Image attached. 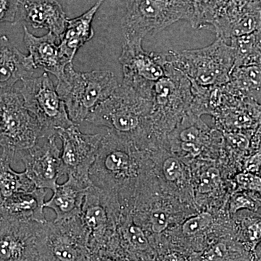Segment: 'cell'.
<instances>
[{
  "mask_svg": "<svg viewBox=\"0 0 261 261\" xmlns=\"http://www.w3.org/2000/svg\"><path fill=\"white\" fill-rule=\"evenodd\" d=\"M22 82L23 85L18 90L25 106L37 118L45 136H58V130L74 124L47 73L25 79Z\"/></svg>",
  "mask_w": 261,
  "mask_h": 261,
  "instance_id": "obj_10",
  "label": "cell"
},
{
  "mask_svg": "<svg viewBox=\"0 0 261 261\" xmlns=\"http://www.w3.org/2000/svg\"><path fill=\"white\" fill-rule=\"evenodd\" d=\"M247 107L250 110L252 117L255 119L257 125H261V104L256 100L248 99L247 100Z\"/></svg>",
  "mask_w": 261,
  "mask_h": 261,
  "instance_id": "obj_35",
  "label": "cell"
},
{
  "mask_svg": "<svg viewBox=\"0 0 261 261\" xmlns=\"http://www.w3.org/2000/svg\"><path fill=\"white\" fill-rule=\"evenodd\" d=\"M253 261H256V260H253Z\"/></svg>",
  "mask_w": 261,
  "mask_h": 261,
  "instance_id": "obj_38",
  "label": "cell"
},
{
  "mask_svg": "<svg viewBox=\"0 0 261 261\" xmlns=\"http://www.w3.org/2000/svg\"><path fill=\"white\" fill-rule=\"evenodd\" d=\"M42 261H88L89 234L80 216L43 224Z\"/></svg>",
  "mask_w": 261,
  "mask_h": 261,
  "instance_id": "obj_11",
  "label": "cell"
},
{
  "mask_svg": "<svg viewBox=\"0 0 261 261\" xmlns=\"http://www.w3.org/2000/svg\"><path fill=\"white\" fill-rule=\"evenodd\" d=\"M226 207L231 217L243 210L257 212L261 207V196L245 190L233 192L228 197Z\"/></svg>",
  "mask_w": 261,
  "mask_h": 261,
  "instance_id": "obj_30",
  "label": "cell"
},
{
  "mask_svg": "<svg viewBox=\"0 0 261 261\" xmlns=\"http://www.w3.org/2000/svg\"><path fill=\"white\" fill-rule=\"evenodd\" d=\"M68 19L57 0H20L15 23L21 20L32 28L47 29L60 39Z\"/></svg>",
  "mask_w": 261,
  "mask_h": 261,
  "instance_id": "obj_19",
  "label": "cell"
},
{
  "mask_svg": "<svg viewBox=\"0 0 261 261\" xmlns=\"http://www.w3.org/2000/svg\"><path fill=\"white\" fill-rule=\"evenodd\" d=\"M241 171L254 173L261 176V144L257 150L249 154L243 160Z\"/></svg>",
  "mask_w": 261,
  "mask_h": 261,
  "instance_id": "obj_33",
  "label": "cell"
},
{
  "mask_svg": "<svg viewBox=\"0 0 261 261\" xmlns=\"http://www.w3.org/2000/svg\"><path fill=\"white\" fill-rule=\"evenodd\" d=\"M105 1H111L113 2V3H121V2L124 1V0H105Z\"/></svg>",
  "mask_w": 261,
  "mask_h": 261,
  "instance_id": "obj_37",
  "label": "cell"
},
{
  "mask_svg": "<svg viewBox=\"0 0 261 261\" xmlns=\"http://www.w3.org/2000/svg\"><path fill=\"white\" fill-rule=\"evenodd\" d=\"M260 28V0H228L209 30L226 42Z\"/></svg>",
  "mask_w": 261,
  "mask_h": 261,
  "instance_id": "obj_16",
  "label": "cell"
},
{
  "mask_svg": "<svg viewBox=\"0 0 261 261\" xmlns=\"http://www.w3.org/2000/svg\"><path fill=\"white\" fill-rule=\"evenodd\" d=\"M47 194L44 189L37 188L32 192L10 196L0 203V214L22 222L45 224L47 221L44 209Z\"/></svg>",
  "mask_w": 261,
  "mask_h": 261,
  "instance_id": "obj_20",
  "label": "cell"
},
{
  "mask_svg": "<svg viewBox=\"0 0 261 261\" xmlns=\"http://www.w3.org/2000/svg\"><path fill=\"white\" fill-rule=\"evenodd\" d=\"M166 147L190 166L219 159L224 145L221 130L212 129L190 111L167 136Z\"/></svg>",
  "mask_w": 261,
  "mask_h": 261,
  "instance_id": "obj_8",
  "label": "cell"
},
{
  "mask_svg": "<svg viewBox=\"0 0 261 261\" xmlns=\"http://www.w3.org/2000/svg\"><path fill=\"white\" fill-rule=\"evenodd\" d=\"M120 83L111 70L77 72L73 63L65 68V74L58 81L57 91L63 99L69 118L75 124L87 118L116 90Z\"/></svg>",
  "mask_w": 261,
  "mask_h": 261,
  "instance_id": "obj_4",
  "label": "cell"
},
{
  "mask_svg": "<svg viewBox=\"0 0 261 261\" xmlns=\"http://www.w3.org/2000/svg\"><path fill=\"white\" fill-rule=\"evenodd\" d=\"M23 40L29 50L36 69L44 70L46 73L62 80L65 74V68L73 63L62 53L57 42L60 39L53 33L48 32L42 37L32 34L27 25H23Z\"/></svg>",
  "mask_w": 261,
  "mask_h": 261,
  "instance_id": "obj_18",
  "label": "cell"
},
{
  "mask_svg": "<svg viewBox=\"0 0 261 261\" xmlns=\"http://www.w3.org/2000/svg\"><path fill=\"white\" fill-rule=\"evenodd\" d=\"M149 156L156 176L164 190L184 202L197 207L194 200L191 170L188 165L166 146L150 151Z\"/></svg>",
  "mask_w": 261,
  "mask_h": 261,
  "instance_id": "obj_17",
  "label": "cell"
},
{
  "mask_svg": "<svg viewBox=\"0 0 261 261\" xmlns=\"http://www.w3.org/2000/svg\"><path fill=\"white\" fill-rule=\"evenodd\" d=\"M232 192L245 190L255 192L261 196V176L249 172L236 173L231 179Z\"/></svg>",
  "mask_w": 261,
  "mask_h": 261,
  "instance_id": "obj_31",
  "label": "cell"
},
{
  "mask_svg": "<svg viewBox=\"0 0 261 261\" xmlns=\"http://www.w3.org/2000/svg\"><path fill=\"white\" fill-rule=\"evenodd\" d=\"M152 100L126 84L120 83L87 118V123L106 127L126 137L140 148H156L152 126Z\"/></svg>",
  "mask_w": 261,
  "mask_h": 261,
  "instance_id": "obj_2",
  "label": "cell"
},
{
  "mask_svg": "<svg viewBox=\"0 0 261 261\" xmlns=\"http://www.w3.org/2000/svg\"><path fill=\"white\" fill-rule=\"evenodd\" d=\"M152 168L149 151L108 130L89 171L94 186L118 197L121 207L130 210L141 181Z\"/></svg>",
  "mask_w": 261,
  "mask_h": 261,
  "instance_id": "obj_1",
  "label": "cell"
},
{
  "mask_svg": "<svg viewBox=\"0 0 261 261\" xmlns=\"http://www.w3.org/2000/svg\"><path fill=\"white\" fill-rule=\"evenodd\" d=\"M229 42L234 56V67L261 66V28L251 34L233 38Z\"/></svg>",
  "mask_w": 261,
  "mask_h": 261,
  "instance_id": "obj_28",
  "label": "cell"
},
{
  "mask_svg": "<svg viewBox=\"0 0 261 261\" xmlns=\"http://www.w3.org/2000/svg\"><path fill=\"white\" fill-rule=\"evenodd\" d=\"M230 93L244 99L258 100L261 97V66L234 67L229 80L224 84Z\"/></svg>",
  "mask_w": 261,
  "mask_h": 261,
  "instance_id": "obj_25",
  "label": "cell"
},
{
  "mask_svg": "<svg viewBox=\"0 0 261 261\" xmlns=\"http://www.w3.org/2000/svg\"><path fill=\"white\" fill-rule=\"evenodd\" d=\"M228 0H192L194 8L193 21L196 29H210L214 20Z\"/></svg>",
  "mask_w": 261,
  "mask_h": 261,
  "instance_id": "obj_29",
  "label": "cell"
},
{
  "mask_svg": "<svg viewBox=\"0 0 261 261\" xmlns=\"http://www.w3.org/2000/svg\"><path fill=\"white\" fill-rule=\"evenodd\" d=\"M45 136L19 90L0 89V148L10 153L33 147Z\"/></svg>",
  "mask_w": 261,
  "mask_h": 261,
  "instance_id": "obj_7",
  "label": "cell"
},
{
  "mask_svg": "<svg viewBox=\"0 0 261 261\" xmlns=\"http://www.w3.org/2000/svg\"><path fill=\"white\" fill-rule=\"evenodd\" d=\"M57 135L44 136L30 148L20 151L16 157L23 163L25 171L37 188L54 190L58 178L64 176L61 150Z\"/></svg>",
  "mask_w": 261,
  "mask_h": 261,
  "instance_id": "obj_15",
  "label": "cell"
},
{
  "mask_svg": "<svg viewBox=\"0 0 261 261\" xmlns=\"http://www.w3.org/2000/svg\"><path fill=\"white\" fill-rule=\"evenodd\" d=\"M254 260L261 261V242L255 247L253 252Z\"/></svg>",
  "mask_w": 261,
  "mask_h": 261,
  "instance_id": "obj_36",
  "label": "cell"
},
{
  "mask_svg": "<svg viewBox=\"0 0 261 261\" xmlns=\"http://www.w3.org/2000/svg\"><path fill=\"white\" fill-rule=\"evenodd\" d=\"M118 60L123 72L122 83L151 99L154 84L166 74L165 54L145 51L142 42H123Z\"/></svg>",
  "mask_w": 261,
  "mask_h": 261,
  "instance_id": "obj_12",
  "label": "cell"
},
{
  "mask_svg": "<svg viewBox=\"0 0 261 261\" xmlns=\"http://www.w3.org/2000/svg\"><path fill=\"white\" fill-rule=\"evenodd\" d=\"M20 0H0V24L15 23Z\"/></svg>",
  "mask_w": 261,
  "mask_h": 261,
  "instance_id": "obj_32",
  "label": "cell"
},
{
  "mask_svg": "<svg viewBox=\"0 0 261 261\" xmlns=\"http://www.w3.org/2000/svg\"><path fill=\"white\" fill-rule=\"evenodd\" d=\"M15 159L14 154L0 150V203L10 196L37 188L25 171L17 172L11 168Z\"/></svg>",
  "mask_w": 261,
  "mask_h": 261,
  "instance_id": "obj_26",
  "label": "cell"
},
{
  "mask_svg": "<svg viewBox=\"0 0 261 261\" xmlns=\"http://www.w3.org/2000/svg\"><path fill=\"white\" fill-rule=\"evenodd\" d=\"M235 240L254 252L261 242V215L243 210L231 217Z\"/></svg>",
  "mask_w": 261,
  "mask_h": 261,
  "instance_id": "obj_27",
  "label": "cell"
},
{
  "mask_svg": "<svg viewBox=\"0 0 261 261\" xmlns=\"http://www.w3.org/2000/svg\"><path fill=\"white\" fill-rule=\"evenodd\" d=\"M166 61L194 83L203 87H220L229 80L234 67L232 48L217 38L210 45L199 49L170 50Z\"/></svg>",
  "mask_w": 261,
  "mask_h": 261,
  "instance_id": "obj_6",
  "label": "cell"
},
{
  "mask_svg": "<svg viewBox=\"0 0 261 261\" xmlns=\"http://www.w3.org/2000/svg\"><path fill=\"white\" fill-rule=\"evenodd\" d=\"M105 2V0H97V3L83 14L67 20L64 32L60 38L59 47L62 53L70 61L73 62L80 48L94 37L92 22Z\"/></svg>",
  "mask_w": 261,
  "mask_h": 261,
  "instance_id": "obj_23",
  "label": "cell"
},
{
  "mask_svg": "<svg viewBox=\"0 0 261 261\" xmlns=\"http://www.w3.org/2000/svg\"><path fill=\"white\" fill-rule=\"evenodd\" d=\"M260 3H261V0H260Z\"/></svg>",
  "mask_w": 261,
  "mask_h": 261,
  "instance_id": "obj_39",
  "label": "cell"
},
{
  "mask_svg": "<svg viewBox=\"0 0 261 261\" xmlns=\"http://www.w3.org/2000/svg\"><path fill=\"white\" fill-rule=\"evenodd\" d=\"M151 100L154 140L163 145L168 134L191 109V81L167 62L166 74L152 87Z\"/></svg>",
  "mask_w": 261,
  "mask_h": 261,
  "instance_id": "obj_5",
  "label": "cell"
},
{
  "mask_svg": "<svg viewBox=\"0 0 261 261\" xmlns=\"http://www.w3.org/2000/svg\"><path fill=\"white\" fill-rule=\"evenodd\" d=\"M32 58L17 49L5 35L0 36V89H12L35 72Z\"/></svg>",
  "mask_w": 261,
  "mask_h": 261,
  "instance_id": "obj_22",
  "label": "cell"
},
{
  "mask_svg": "<svg viewBox=\"0 0 261 261\" xmlns=\"http://www.w3.org/2000/svg\"><path fill=\"white\" fill-rule=\"evenodd\" d=\"M68 179L57 185L50 199L45 202L44 207L54 211L55 221L72 219L80 216L89 184L68 175ZM92 185V184H91Z\"/></svg>",
  "mask_w": 261,
  "mask_h": 261,
  "instance_id": "obj_21",
  "label": "cell"
},
{
  "mask_svg": "<svg viewBox=\"0 0 261 261\" xmlns=\"http://www.w3.org/2000/svg\"><path fill=\"white\" fill-rule=\"evenodd\" d=\"M122 208L118 197L90 185L86 192L80 218L89 234L90 252L102 250L114 238Z\"/></svg>",
  "mask_w": 261,
  "mask_h": 261,
  "instance_id": "obj_9",
  "label": "cell"
},
{
  "mask_svg": "<svg viewBox=\"0 0 261 261\" xmlns=\"http://www.w3.org/2000/svg\"><path fill=\"white\" fill-rule=\"evenodd\" d=\"M88 261H128L116 250H103L90 252Z\"/></svg>",
  "mask_w": 261,
  "mask_h": 261,
  "instance_id": "obj_34",
  "label": "cell"
},
{
  "mask_svg": "<svg viewBox=\"0 0 261 261\" xmlns=\"http://www.w3.org/2000/svg\"><path fill=\"white\" fill-rule=\"evenodd\" d=\"M207 162L195 163V171L193 174L191 173L194 200L197 207L209 205V198L215 197L216 193L221 191V186H224L221 171L212 163Z\"/></svg>",
  "mask_w": 261,
  "mask_h": 261,
  "instance_id": "obj_24",
  "label": "cell"
},
{
  "mask_svg": "<svg viewBox=\"0 0 261 261\" xmlns=\"http://www.w3.org/2000/svg\"><path fill=\"white\" fill-rule=\"evenodd\" d=\"M58 136L63 145L61 157L63 175H71L91 185L89 171L95 161L104 134H84L74 123L58 130Z\"/></svg>",
  "mask_w": 261,
  "mask_h": 261,
  "instance_id": "obj_13",
  "label": "cell"
},
{
  "mask_svg": "<svg viewBox=\"0 0 261 261\" xmlns=\"http://www.w3.org/2000/svg\"><path fill=\"white\" fill-rule=\"evenodd\" d=\"M122 10L121 25L124 42H142L149 34L187 20L192 24V0H124L116 3Z\"/></svg>",
  "mask_w": 261,
  "mask_h": 261,
  "instance_id": "obj_3",
  "label": "cell"
},
{
  "mask_svg": "<svg viewBox=\"0 0 261 261\" xmlns=\"http://www.w3.org/2000/svg\"><path fill=\"white\" fill-rule=\"evenodd\" d=\"M43 224L15 221L0 214V261H42Z\"/></svg>",
  "mask_w": 261,
  "mask_h": 261,
  "instance_id": "obj_14",
  "label": "cell"
}]
</instances>
